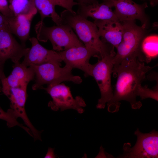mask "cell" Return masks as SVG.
I'll return each instance as SVG.
<instances>
[{
	"mask_svg": "<svg viewBox=\"0 0 158 158\" xmlns=\"http://www.w3.org/2000/svg\"><path fill=\"white\" fill-rule=\"evenodd\" d=\"M34 29L38 41L46 42L49 40L53 50L57 52L84 45L72 29L65 24L49 27L40 21L35 25Z\"/></svg>",
	"mask_w": 158,
	"mask_h": 158,
	"instance_id": "3",
	"label": "cell"
},
{
	"mask_svg": "<svg viewBox=\"0 0 158 158\" xmlns=\"http://www.w3.org/2000/svg\"><path fill=\"white\" fill-rule=\"evenodd\" d=\"M8 18L0 13V28H7Z\"/></svg>",
	"mask_w": 158,
	"mask_h": 158,
	"instance_id": "23",
	"label": "cell"
},
{
	"mask_svg": "<svg viewBox=\"0 0 158 158\" xmlns=\"http://www.w3.org/2000/svg\"><path fill=\"white\" fill-rule=\"evenodd\" d=\"M59 52L65 65L72 69L76 68L82 70L85 77L91 76L92 64L89 62L91 57L101 59L96 50L87 48L84 45L73 47Z\"/></svg>",
	"mask_w": 158,
	"mask_h": 158,
	"instance_id": "10",
	"label": "cell"
},
{
	"mask_svg": "<svg viewBox=\"0 0 158 158\" xmlns=\"http://www.w3.org/2000/svg\"><path fill=\"white\" fill-rule=\"evenodd\" d=\"M55 3L56 5L59 6L68 10L72 12L75 11L73 9V7L75 5L80 4L74 0H51Z\"/></svg>",
	"mask_w": 158,
	"mask_h": 158,
	"instance_id": "21",
	"label": "cell"
},
{
	"mask_svg": "<svg viewBox=\"0 0 158 158\" xmlns=\"http://www.w3.org/2000/svg\"><path fill=\"white\" fill-rule=\"evenodd\" d=\"M29 40L31 46L21 62L23 65L28 67L50 63L61 66V63L63 61L59 52L45 48L39 43V41L35 37L30 38Z\"/></svg>",
	"mask_w": 158,
	"mask_h": 158,
	"instance_id": "12",
	"label": "cell"
},
{
	"mask_svg": "<svg viewBox=\"0 0 158 158\" xmlns=\"http://www.w3.org/2000/svg\"><path fill=\"white\" fill-rule=\"evenodd\" d=\"M108 3L115 8L114 11L121 22L139 20L142 26L146 28L148 20L145 12L146 3L140 4L132 0H116Z\"/></svg>",
	"mask_w": 158,
	"mask_h": 158,
	"instance_id": "11",
	"label": "cell"
},
{
	"mask_svg": "<svg viewBox=\"0 0 158 158\" xmlns=\"http://www.w3.org/2000/svg\"><path fill=\"white\" fill-rule=\"evenodd\" d=\"M35 7L40 15L41 20L43 21L45 18L50 17L56 25L63 24V21L56 12L55 6H56L51 0H34Z\"/></svg>",
	"mask_w": 158,
	"mask_h": 158,
	"instance_id": "18",
	"label": "cell"
},
{
	"mask_svg": "<svg viewBox=\"0 0 158 158\" xmlns=\"http://www.w3.org/2000/svg\"><path fill=\"white\" fill-rule=\"evenodd\" d=\"M103 0V2H111V1H113L116 0Z\"/></svg>",
	"mask_w": 158,
	"mask_h": 158,
	"instance_id": "27",
	"label": "cell"
},
{
	"mask_svg": "<svg viewBox=\"0 0 158 158\" xmlns=\"http://www.w3.org/2000/svg\"><path fill=\"white\" fill-rule=\"evenodd\" d=\"M94 23L98 28L102 40L111 48H116L122 40L123 27L122 23L112 20H95Z\"/></svg>",
	"mask_w": 158,
	"mask_h": 158,
	"instance_id": "14",
	"label": "cell"
},
{
	"mask_svg": "<svg viewBox=\"0 0 158 158\" xmlns=\"http://www.w3.org/2000/svg\"><path fill=\"white\" fill-rule=\"evenodd\" d=\"M158 85L154 89H150L146 86L140 87L138 96L142 99L150 98L158 101Z\"/></svg>",
	"mask_w": 158,
	"mask_h": 158,
	"instance_id": "20",
	"label": "cell"
},
{
	"mask_svg": "<svg viewBox=\"0 0 158 158\" xmlns=\"http://www.w3.org/2000/svg\"><path fill=\"white\" fill-rule=\"evenodd\" d=\"M0 13L8 18L14 16L9 8L7 0H0Z\"/></svg>",
	"mask_w": 158,
	"mask_h": 158,
	"instance_id": "22",
	"label": "cell"
},
{
	"mask_svg": "<svg viewBox=\"0 0 158 158\" xmlns=\"http://www.w3.org/2000/svg\"><path fill=\"white\" fill-rule=\"evenodd\" d=\"M57 64L47 63L32 66L35 74V83L32 86L33 90L41 89L44 85H54L64 81H71L80 84L82 81L81 78L73 75V69L65 65L63 67Z\"/></svg>",
	"mask_w": 158,
	"mask_h": 158,
	"instance_id": "4",
	"label": "cell"
},
{
	"mask_svg": "<svg viewBox=\"0 0 158 158\" xmlns=\"http://www.w3.org/2000/svg\"><path fill=\"white\" fill-rule=\"evenodd\" d=\"M137 137L135 144L131 147L130 143H125L123 154L121 158H155L158 157V133L155 130L147 133H142L139 129L135 131Z\"/></svg>",
	"mask_w": 158,
	"mask_h": 158,
	"instance_id": "8",
	"label": "cell"
},
{
	"mask_svg": "<svg viewBox=\"0 0 158 158\" xmlns=\"http://www.w3.org/2000/svg\"><path fill=\"white\" fill-rule=\"evenodd\" d=\"M13 69L7 77L0 80L1 91L4 93L10 89L27 84L35 79V74L33 67H26L20 62L14 63Z\"/></svg>",
	"mask_w": 158,
	"mask_h": 158,
	"instance_id": "13",
	"label": "cell"
},
{
	"mask_svg": "<svg viewBox=\"0 0 158 158\" xmlns=\"http://www.w3.org/2000/svg\"><path fill=\"white\" fill-rule=\"evenodd\" d=\"M77 13L83 18L91 17L95 20L119 21L113 11L112 6L107 3H99L97 1L90 4L79 5Z\"/></svg>",
	"mask_w": 158,
	"mask_h": 158,
	"instance_id": "15",
	"label": "cell"
},
{
	"mask_svg": "<svg viewBox=\"0 0 158 158\" xmlns=\"http://www.w3.org/2000/svg\"><path fill=\"white\" fill-rule=\"evenodd\" d=\"M34 16L20 15L8 18L7 29L20 40L21 44L25 46V44L30 37V25Z\"/></svg>",
	"mask_w": 158,
	"mask_h": 158,
	"instance_id": "16",
	"label": "cell"
},
{
	"mask_svg": "<svg viewBox=\"0 0 158 158\" xmlns=\"http://www.w3.org/2000/svg\"><path fill=\"white\" fill-rule=\"evenodd\" d=\"M154 67L145 65L137 57L123 60L114 66L112 73L114 77H117V80L112 98L107 103L108 111L118 112L120 102L123 100L129 102L133 109H140L142 103L136 100L139 89L146 74Z\"/></svg>",
	"mask_w": 158,
	"mask_h": 158,
	"instance_id": "1",
	"label": "cell"
},
{
	"mask_svg": "<svg viewBox=\"0 0 158 158\" xmlns=\"http://www.w3.org/2000/svg\"><path fill=\"white\" fill-rule=\"evenodd\" d=\"M114 55L111 54L106 56L98 59L97 63L92 65L91 76L96 80L101 94L96 105L97 109H104L106 103L110 101L113 97L111 75Z\"/></svg>",
	"mask_w": 158,
	"mask_h": 158,
	"instance_id": "6",
	"label": "cell"
},
{
	"mask_svg": "<svg viewBox=\"0 0 158 158\" xmlns=\"http://www.w3.org/2000/svg\"><path fill=\"white\" fill-rule=\"evenodd\" d=\"M150 4L152 6H154L156 5L158 2V0H149Z\"/></svg>",
	"mask_w": 158,
	"mask_h": 158,
	"instance_id": "26",
	"label": "cell"
},
{
	"mask_svg": "<svg viewBox=\"0 0 158 158\" xmlns=\"http://www.w3.org/2000/svg\"><path fill=\"white\" fill-rule=\"evenodd\" d=\"M158 54V36L156 34L145 36L140 44L137 58L140 61L149 63Z\"/></svg>",
	"mask_w": 158,
	"mask_h": 158,
	"instance_id": "17",
	"label": "cell"
},
{
	"mask_svg": "<svg viewBox=\"0 0 158 158\" xmlns=\"http://www.w3.org/2000/svg\"><path fill=\"white\" fill-rule=\"evenodd\" d=\"M60 16L63 24L70 26L84 46L96 50L101 59L109 55L115 54L114 49L100 39L98 28L94 22L82 17L75 12H72L66 9L61 13Z\"/></svg>",
	"mask_w": 158,
	"mask_h": 158,
	"instance_id": "2",
	"label": "cell"
},
{
	"mask_svg": "<svg viewBox=\"0 0 158 158\" xmlns=\"http://www.w3.org/2000/svg\"><path fill=\"white\" fill-rule=\"evenodd\" d=\"M9 7L14 16L20 15L34 16L37 11L34 0H9Z\"/></svg>",
	"mask_w": 158,
	"mask_h": 158,
	"instance_id": "19",
	"label": "cell"
},
{
	"mask_svg": "<svg viewBox=\"0 0 158 158\" xmlns=\"http://www.w3.org/2000/svg\"><path fill=\"white\" fill-rule=\"evenodd\" d=\"M41 89L46 91L51 97L52 100L49 102L48 106L52 110L56 111L60 109L63 111L72 109L80 114L84 112L83 107L86 106V104L84 99L79 96L74 98L70 88L63 83L48 85Z\"/></svg>",
	"mask_w": 158,
	"mask_h": 158,
	"instance_id": "7",
	"label": "cell"
},
{
	"mask_svg": "<svg viewBox=\"0 0 158 158\" xmlns=\"http://www.w3.org/2000/svg\"><path fill=\"white\" fill-rule=\"evenodd\" d=\"M80 4H92L96 1V0H77Z\"/></svg>",
	"mask_w": 158,
	"mask_h": 158,
	"instance_id": "25",
	"label": "cell"
},
{
	"mask_svg": "<svg viewBox=\"0 0 158 158\" xmlns=\"http://www.w3.org/2000/svg\"><path fill=\"white\" fill-rule=\"evenodd\" d=\"M7 28H0V80L6 76L4 72L5 63L11 59L16 63L28 52L30 48L19 43Z\"/></svg>",
	"mask_w": 158,
	"mask_h": 158,
	"instance_id": "9",
	"label": "cell"
},
{
	"mask_svg": "<svg viewBox=\"0 0 158 158\" xmlns=\"http://www.w3.org/2000/svg\"><path fill=\"white\" fill-rule=\"evenodd\" d=\"M56 157L54 153V149L51 147H49L48 151L44 158H54Z\"/></svg>",
	"mask_w": 158,
	"mask_h": 158,
	"instance_id": "24",
	"label": "cell"
},
{
	"mask_svg": "<svg viewBox=\"0 0 158 158\" xmlns=\"http://www.w3.org/2000/svg\"><path fill=\"white\" fill-rule=\"evenodd\" d=\"M123 27L122 40L116 48L114 66L123 60L137 57L140 43L145 36V28L138 26L135 21L121 22Z\"/></svg>",
	"mask_w": 158,
	"mask_h": 158,
	"instance_id": "5",
	"label": "cell"
}]
</instances>
